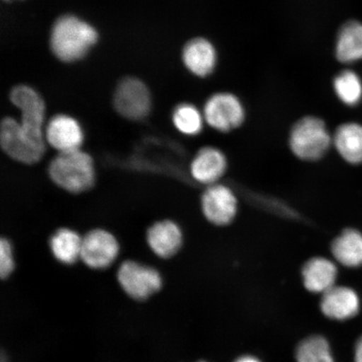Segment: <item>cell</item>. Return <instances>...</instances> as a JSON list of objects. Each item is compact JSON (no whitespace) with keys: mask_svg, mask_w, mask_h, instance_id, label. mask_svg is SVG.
I'll list each match as a JSON object with an SVG mask.
<instances>
[{"mask_svg":"<svg viewBox=\"0 0 362 362\" xmlns=\"http://www.w3.org/2000/svg\"><path fill=\"white\" fill-rule=\"evenodd\" d=\"M294 358L296 362H336L329 341L321 334H312L298 342Z\"/></svg>","mask_w":362,"mask_h":362,"instance_id":"obj_21","label":"cell"},{"mask_svg":"<svg viewBox=\"0 0 362 362\" xmlns=\"http://www.w3.org/2000/svg\"><path fill=\"white\" fill-rule=\"evenodd\" d=\"M330 252L337 264L346 269L362 267V233L354 228L343 230L330 244Z\"/></svg>","mask_w":362,"mask_h":362,"instance_id":"obj_17","label":"cell"},{"mask_svg":"<svg viewBox=\"0 0 362 362\" xmlns=\"http://www.w3.org/2000/svg\"><path fill=\"white\" fill-rule=\"evenodd\" d=\"M333 89L339 100L347 107H355L362 100V80L356 71H341L333 81Z\"/></svg>","mask_w":362,"mask_h":362,"instance_id":"obj_23","label":"cell"},{"mask_svg":"<svg viewBox=\"0 0 362 362\" xmlns=\"http://www.w3.org/2000/svg\"><path fill=\"white\" fill-rule=\"evenodd\" d=\"M234 362H262L257 357L252 355H243L239 356Z\"/></svg>","mask_w":362,"mask_h":362,"instance_id":"obj_26","label":"cell"},{"mask_svg":"<svg viewBox=\"0 0 362 362\" xmlns=\"http://www.w3.org/2000/svg\"><path fill=\"white\" fill-rule=\"evenodd\" d=\"M301 276L308 292L323 294L337 284L338 264L328 257H313L303 265Z\"/></svg>","mask_w":362,"mask_h":362,"instance_id":"obj_14","label":"cell"},{"mask_svg":"<svg viewBox=\"0 0 362 362\" xmlns=\"http://www.w3.org/2000/svg\"><path fill=\"white\" fill-rule=\"evenodd\" d=\"M115 107L127 119L139 121L151 110V93L141 81L129 78L121 81L115 94Z\"/></svg>","mask_w":362,"mask_h":362,"instance_id":"obj_8","label":"cell"},{"mask_svg":"<svg viewBox=\"0 0 362 362\" xmlns=\"http://www.w3.org/2000/svg\"><path fill=\"white\" fill-rule=\"evenodd\" d=\"M11 101L21 112L20 122L23 133L35 146L45 151L43 99L27 86H18L11 90Z\"/></svg>","mask_w":362,"mask_h":362,"instance_id":"obj_4","label":"cell"},{"mask_svg":"<svg viewBox=\"0 0 362 362\" xmlns=\"http://www.w3.org/2000/svg\"><path fill=\"white\" fill-rule=\"evenodd\" d=\"M97 40L98 33L92 25L75 16H65L53 26L51 47L60 60L71 62L83 58Z\"/></svg>","mask_w":362,"mask_h":362,"instance_id":"obj_2","label":"cell"},{"mask_svg":"<svg viewBox=\"0 0 362 362\" xmlns=\"http://www.w3.org/2000/svg\"><path fill=\"white\" fill-rule=\"evenodd\" d=\"M336 57L342 64L362 60V23L349 21L339 29L336 42Z\"/></svg>","mask_w":362,"mask_h":362,"instance_id":"obj_19","label":"cell"},{"mask_svg":"<svg viewBox=\"0 0 362 362\" xmlns=\"http://www.w3.org/2000/svg\"><path fill=\"white\" fill-rule=\"evenodd\" d=\"M361 308L360 293L348 285H334L321 294L320 310L328 320L346 322L359 315Z\"/></svg>","mask_w":362,"mask_h":362,"instance_id":"obj_10","label":"cell"},{"mask_svg":"<svg viewBox=\"0 0 362 362\" xmlns=\"http://www.w3.org/2000/svg\"><path fill=\"white\" fill-rule=\"evenodd\" d=\"M228 168V158L220 148L205 146L199 149L192 158L189 174L196 182L207 187L221 182Z\"/></svg>","mask_w":362,"mask_h":362,"instance_id":"obj_12","label":"cell"},{"mask_svg":"<svg viewBox=\"0 0 362 362\" xmlns=\"http://www.w3.org/2000/svg\"><path fill=\"white\" fill-rule=\"evenodd\" d=\"M172 122L176 130L188 137L201 134L206 125L203 112L191 103H180L172 113Z\"/></svg>","mask_w":362,"mask_h":362,"instance_id":"obj_22","label":"cell"},{"mask_svg":"<svg viewBox=\"0 0 362 362\" xmlns=\"http://www.w3.org/2000/svg\"><path fill=\"white\" fill-rule=\"evenodd\" d=\"M288 146L298 160L318 161L327 156L333 146V134L320 117L305 116L292 127L288 136Z\"/></svg>","mask_w":362,"mask_h":362,"instance_id":"obj_3","label":"cell"},{"mask_svg":"<svg viewBox=\"0 0 362 362\" xmlns=\"http://www.w3.org/2000/svg\"><path fill=\"white\" fill-rule=\"evenodd\" d=\"M117 281L128 296L144 301L160 291L163 279L158 272L138 262L127 260L117 270Z\"/></svg>","mask_w":362,"mask_h":362,"instance_id":"obj_6","label":"cell"},{"mask_svg":"<svg viewBox=\"0 0 362 362\" xmlns=\"http://www.w3.org/2000/svg\"><path fill=\"white\" fill-rule=\"evenodd\" d=\"M206 124L216 132L226 134L241 127L246 110L236 95L228 92L212 94L203 107Z\"/></svg>","mask_w":362,"mask_h":362,"instance_id":"obj_5","label":"cell"},{"mask_svg":"<svg viewBox=\"0 0 362 362\" xmlns=\"http://www.w3.org/2000/svg\"><path fill=\"white\" fill-rule=\"evenodd\" d=\"M0 144L4 153L12 160L25 165H35L42 160L45 151L34 146L25 137L20 122L7 117L0 128Z\"/></svg>","mask_w":362,"mask_h":362,"instance_id":"obj_11","label":"cell"},{"mask_svg":"<svg viewBox=\"0 0 362 362\" xmlns=\"http://www.w3.org/2000/svg\"><path fill=\"white\" fill-rule=\"evenodd\" d=\"M48 174L57 187L74 194L88 191L96 180L93 158L81 148L59 153L49 163Z\"/></svg>","mask_w":362,"mask_h":362,"instance_id":"obj_1","label":"cell"},{"mask_svg":"<svg viewBox=\"0 0 362 362\" xmlns=\"http://www.w3.org/2000/svg\"><path fill=\"white\" fill-rule=\"evenodd\" d=\"M333 146L348 164H362V125L355 122L339 125L333 134Z\"/></svg>","mask_w":362,"mask_h":362,"instance_id":"obj_18","label":"cell"},{"mask_svg":"<svg viewBox=\"0 0 362 362\" xmlns=\"http://www.w3.org/2000/svg\"><path fill=\"white\" fill-rule=\"evenodd\" d=\"M198 362H206V361H198Z\"/></svg>","mask_w":362,"mask_h":362,"instance_id":"obj_27","label":"cell"},{"mask_svg":"<svg viewBox=\"0 0 362 362\" xmlns=\"http://www.w3.org/2000/svg\"><path fill=\"white\" fill-rule=\"evenodd\" d=\"M83 238L70 228H60L49 238V246L52 255L61 264H74L81 257Z\"/></svg>","mask_w":362,"mask_h":362,"instance_id":"obj_20","label":"cell"},{"mask_svg":"<svg viewBox=\"0 0 362 362\" xmlns=\"http://www.w3.org/2000/svg\"><path fill=\"white\" fill-rule=\"evenodd\" d=\"M119 249V242L111 233L93 229L83 238L81 259L90 269H105L117 259Z\"/></svg>","mask_w":362,"mask_h":362,"instance_id":"obj_9","label":"cell"},{"mask_svg":"<svg viewBox=\"0 0 362 362\" xmlns=\"http://www.w3.org/2000/svg\"><path fill=\"white\" fill-rule=\"evenodd\" d=\"M201 207L208 223L216 226H226L236 218L239 202L233 189L219 182L206 187L202 193Z\"/></svg>","mask_w":362,"mask_h":362,"instance_id":"obj_7","label":"cell"},{"mask_svg":"<svg viewBox=\"0 0 362 362\" xmlns=\"http://www.w3.org/2000/svg\"><path fill=\"white\" fill-rule=\"evenodd\" d=\"M146 238L152 252L164 259L177 255L184 242L182 229L171 220L160 221L153 224L148 230Z\"/></svg>","mask_w":362,"mask_h":362,"instance_id":"obj_15","label":"cell"},{"mask_svg":"<svg viewBox=\"0 0 362 362\" xmlns=\"http://www.w3.org/2000/svg\"><path fill=\"white\" fill-rule=\"evenodd\" d=\"M15 269V259H13V247L10 240L2 238L0 240V276L2 279L10 277Z\"/></svg>","mask_w":362,"mask_h":362,"instance_id":"obj_24","label":"cell"},{"mask_svg":"<svg viewBox=\"0 0 362 362\" xmlns=\"http://www.w3.org/2000/svg\"><path fill=\"white\" fill-rule=\"evenodd\" d=\"M353 362H362V334L356 339L353 349Z\"/></svg>","mask_w":362,"mask_h":362,"instance_id":"obj_25","label":"cell"},{"mask_svg":"<svg viewBox=\"0 0 362 362\" xmlns=\"http://www.w3.org/2000/svg\"><path fill=\"white\" fill-rule=\"evenodd\" d=\"M45 139L59 153L76 151L84 141L83 129L74 117L58 115L49 119L45 127Z\"/></svg>","mask_w":362,"mask_h":362,"instance_id":"obj_13","label":"cell"},{"mask_svg":"<svg viewBox=\"0 0 362 362\" xmlns=\"http://www.w3.org/2000/svg\"><path fill=\"white\" fill-rule=\"evenodd\" d=\"M183 62L187 69L199 78H206L214 71L217 63V52L209 40L197 37L185 45Z\"/></svg>","mask_w":362,"mask_h":362,"instance_id":"obj_16","label":"cell"}]
</instances>
